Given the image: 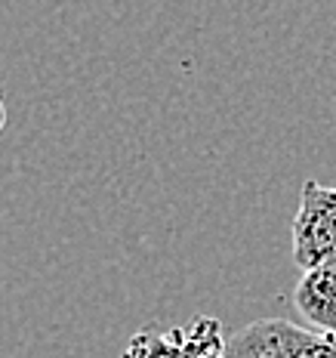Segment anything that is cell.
Instances as JSON below:
<instances>
[{"label":"cell","mask_w":336,"mask_h":358,"mask_svg":"<svg viewBox=\"0 0 336 358\" xmlns=\"http://www.w3.org/2000/svg\"><path fill=\"white\" fill-rule=\"evenodd\" d=\"M305 327L284 318H259L226 340V358H300Z\"/></svg>","instance_id":"obj_3"},{"label":"cell","mask_w":336,"mask_h":358,"mask_svg":"<svg viewBox=\"0 0 336 358\" xmlns=\"http://www.w3.org/2000/svg\"><path fill=\"white\" fill-rule=\"evenodd\" d=\"M293 309L309 331L336 337V268H305L293 290Z\"/></svg>","instance_id":"obj_4"},{"label":"cell","mask_w":336,"mask_h":358,"mask_svg":"<svg viewBox=\"0 0 336 358\" xmlns=\"http://www.w3.org/2000/svg\"><path fill=\"white\" fill-rule=\"evenodd\" d=\"M121 358H226L222 322L195 315L185 327H142L126 340Z\"/></svg>","instance_id":"obj_2"},{"label":"cell","mask_w":336,"mask_h":358,"mask_svg":"<svg viewBox=\"0 0 336 358\" xmlns=\"http://www.w3.org/2000/svg\"><path fill=\"white\" fill-rule=\"evenodd\" d=\"M3 124H6V108H3V99H0V130H3Z\"/></svg>","instance_id":"obj_6"},{"label":"cell","mask_w":336,"mask_h":358,"mask_svg":"<svg viewBox=\"0 0 336 358\" xmlns=\"http://www.w3.org/2000/svg\"><path fill=\"white\" fill-rule=\"evenodd\" d=\"M300 358H336V337L305 327L300 343Z\"/></svg>","instance_id":"obj_5"},{"label":"cell","mask_w":336,"mask_h":358,"mask_svg":"<svg viewBox=\"0 0 336 358\" xmlns=\"http://www.w3.org/2000/svg\"><path fill=\"white\" fill-rule=\"evenodd\" d=\"M293 263L302 268H336V185L305 179L293 216Z\"/></svg>","instance_id":"obj_1"}]
</instances>
